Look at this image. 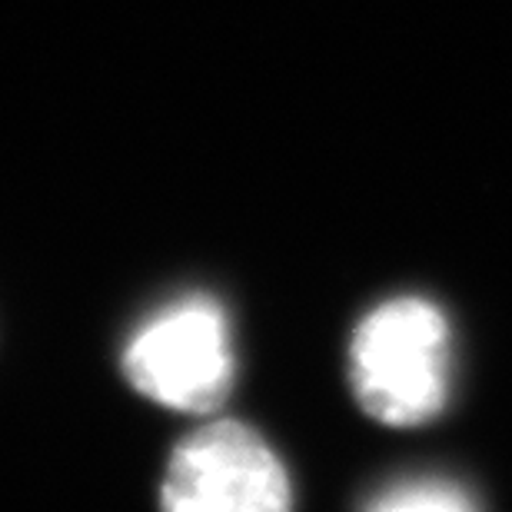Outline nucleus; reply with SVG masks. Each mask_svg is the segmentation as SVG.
Here are the masks:
<instances>
[{
	"instance_id": "f257e3e1",
	"label": "nucleus",
	"mask_w": 512,
	"mask_h": 512,
	"mask_svg": "<svg viewBox=\"0 0 512 512\" xmlns=\"http://www.w3.org/2000/svg\"><path fill=\"white\" fill-rule=\"evenodd\" d=\"M350 376L363 409L386 426H419L443 413L453 376L446 316L419 296L376 306L353 336Z\"/></svg>"
},
{
	"instance_id": "f03ea898",
	"label": "nucleus",
	"mask_w": 512,
	"mask_h": 512,
	"mask_svg": "<svg viewBox=\"0 0 512 512\" xmlns=\"http://www.w3.org/2000/svg\"><path fill=\"white\" fill-rule=\"evenodd\" d=\"M133 389L173 409H213L233 383L227 316L210 300H183L157 313L124 356Z\"/></svg>"
},
{
	"instance_id": "7ed1b4c3",
	"label": "nucleus",
	"mask_w": 512,
	"mask_h": 512,
	"mask_svg": "<svg viewBox=\"0 0 512 512\" xmlns=\"http://www.w3.org/2000/svg\"><path fill=\"white\" fill-rule=\"evenodd\" d=\"M160 499L173 512H280L290 476L250 426L223 419L177 446Z\"/></svg>"
},
{
	"instance_id": "20e7f679",
	"label": "nucleus",
	"mask_w": 512,
	"mask_h": 512,
	"mask_svg": "<svg viewBox=\"0 0 512 512\" xmlns=\"http://www.w3.org/2000/svg\"><path fill=\"white\" fill-rule=\"evenodd\" d=\"M473 506L476 499L463 493V486L436 476L403 479V483L389 486V493L373 499V509L386 512H463Z\"/></svg>"
}]
</instances>
